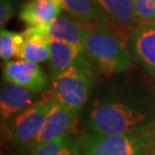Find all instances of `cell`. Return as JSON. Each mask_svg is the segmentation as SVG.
I'll return each mask as SVG.
<instances>
[{
    "label": "cell",
    "instance_id": "6da1fadb",
    "mask_svg": "<svg viewBox=\"0 0 155 155\" xmlns=\"http://www.w3.org/2000/svg\"><path fill=\"white\" fill-rule=\"evenodd\" d=\"M84 54L103 74L120 73L130 68V55L122 38L103 22L87 23Z\"/></svg>",
    "mask_w": 155,
    "mask_h": 155
},
{
    "label": "cell",
    "instance_id": "7a4b0ae2",
    "mask_svg": "<svg viewBox=\"0 0 155 155\" xmlns=\"http://www.w3.org/2000/svg\"><path fill=\"white\" fill-rule=\"evenodd\" d=\"M148 114L140 109L117 101L96 102L89 116V127L93 134L120 135L140 130Z\"/></svg>",
    "mask_w": 155,
    "mask_h": 155
},
{
    "label": "cell",
    "instance_id": "3957f363",
    "mask_svg": "<svg viewBox=\"0 0 155 155\" xmlns=\"http://www.w3.org/2000/svg\"><path fill=\"white\" fill-rule=\"evenodd\" d=\"M152 139L148 130L108 136L86 134L80 139L79 155H147Z\"/></svg>",
    "mask_w": 155,
    "mask_h": 155
},
{
    "label": "cell",
    "instance_id": "277c9868",
    "mask_svg": "<svg viewBox=\"0 0 155 155\" xmlns=\"http://www.w3.org/2000/svg\"><path fill=\"white\" fill-rule=\"evenodd\" d=\"M92 85L93 75L83 54L70 69L52 80L51 96L77 114L88 101Z\"/></svg>",
    "mask_w": 155,
    "mask_h": 155
},
{
    "label": "cell",
    "instance_id": "5b68a950",
    "mask_svg": "<svg viewBox=\"0 0 155 155\" xmlns=\"http://www.w3.org/2000/svg\"><path fill=\"white\" fill-rule=\"evenodd\" d=\"M51 98L42 99L14 117L12 121V138L16 143H35L52 103Z\"/></svg>",
    "mask_w": 155,
    "mask_h": 155
},
{
    "label": "cell",
    "instance_id": "8992f818",
    "mask_svg": "<svg viewBox=\"0 0 155 155\" xmlns=\"http://www.w3.org/2000/svg\"><path fill=\"white\" fill-rule=\"evenodd\" d=\"M3 78L35 93L42 91L48 86V79L40 67L25 60L8 61L3 68Z\"/></svg>",
    "mask_w": 155,
    "mask_h": 155
},
{
    "label": "cell",
    "instance_id": "52a82bcc",
    "mask_svg": "<svg viewBox=\"0 0 155 155\" xmlns=\"http://www.w3.org/2000/svg\"><path fill=\"white\" fill-rule=\"evenodd\" d=\"M75 116L76 113L54 99L42 128L35 141V145L38 146L68 134Z\"/></svg>",
    "mask_w": 155,
    "mask_h": 155
},
{
    "label": "cell",
    "instance_id": "ba28073f",
    "mask_svg": "<svg viewBox=\"0 0 155 155\" xmlns=\"http://www.w3.org/2000/svg\"><path fill=\"white\" fill-rule=\"evenodd\" d=\"M35 102V92L14 83L4 81L0 90V116L7 121L15 114L27 109Z\"/></svg>",
    "mask_w": 155,
    "mask_h": 155
},
{
    "label": "cell",
    "instance_id": "9c48e42d",
    "mask_svg": "<svg viewBox=\"0 0 155 155\" xmlns=\"http://www.w3.org/2000/svg\"><path fill=\"white\" fill-rule=\"evenodd\" d=\"M130 45L136 60L155 77V22L136 27L130 35Z\"/></svg>",
    "mask_w": 155,
    "mask_h": 155
},
{
    "label": "cell",
    "instance_id": "30bf717a",
    "mask_svg": "<svg viewBox=\"0 0 155 155\" xmlns=\"http://www.w3.org/2000/svg\"><path fill=\"white\" fill-rule=\"evenodd\" d=\"M63 6L58 0H28L19 12L27 27L49 25L60 16Z\"/></svg>",
    "mask_w": 155,
    "mask_h": 155
},
{
    "label": "cell",
    "instance_id": "8fae6325",
    "mask_svg": "<svg viewBox=\"0 0 155 155\" xmlns=\"http://www.w3.org/2000/svg\"><path fill=\"white\" fill-rule=\"evenodd\" d=\"M24 43L20 52V60L38 64L49 58L48 25L27 27L22 32Z\"/></svg>",
    "mask_w": 155,
    "mask_h": 155
},
{
    "label": "cell",
    "instance_id": "7c38bea8",
    "mask_svg": "<svg viewBox=\"0 0 155 155\" xmlns=\"http://www.w3.org/2000/svg\"><path fill=\"white\" fill-rule=\"evenodd\" d=\"M86 32L87 23L80 22L73 17H58L48 25L49 38L60 40L81 49H84Z\"/></svg>",
    "mask_w": 155,
    "mask_h": 155
},
{
    "label": "cell",
    "instance_id": "4fadbf2b",
    "mask_svg": "<svg viewBox=\"0 0 155 155\" xmlns=\"http://www.w3.org/2000/svg\"><path fill=\"white\" fill-rule=\"evenodd\" d=\"M48 49L52 80L70 69L84 54L83 49L51 38L48 41Z\"/></svg>",
    "mask_w": 155,
    "mask_h": 155
},
{
    "label": "cell",
    "instance_id": "5bb4252c",
    "mask_svg": "<svg viewBox=\"0 0 155 155\" xmlns=\"http://www.w3.org/2000/svg\"><path fill=\"white\" fill-rule=\"evenodd\" d=\"M73 18L83 23L109 22L111 18L95 0H58Z\"/></svg>",
    "mask_w": 155,
    "mask_h": 155
},
{
    "label": "cell",
    "instance_id": "9a60e30c",
    "mask_svg": "<svg viewBox=\"0 0 155 155\" xmlns=\"http://www.w3.org/2000/svg\"><path fill=\"white\" fill-rule=\"evenodd\" d=\"M115 23L134 28L139 21L136 17L133 0H95Z\"/></svg>",
    "mask_w": 155,
    "mask_h": 155
},
{
    "label": "cell",
    "instance_id": "2e32d148",
    "mask_svg": "<svg viewBox=\"0 0 155 155\" xmlns=\"http://www.w3.org/2000/svg\"><path fill=\"white\" fill-rule=\"evenodd\" d=\"M80 140L69 134L38 145L32 155H79Z\"/></svg>",
    "mask_w": 155,
    "mask_h": 155
},
{
    "label": "cell",
    "instance_id": "e0dca14e",
    "mask_svg": "<svg viewBox=\"0 0 155 155\" xmlns=\"http://www.w3.org/2000/svg\"><path fill=\"white\" fill-rule=\"evenodd\" d=\"M24 43L22 33L12 32L7 29H1L0 32V57L3 61L19 58Z\"/></svg>",
    "mask_w": 155,
    "mask_h": 155
},
{
    "label": "cell",
    "instance_id": "ac0fdd59",
    "mask_svg": "<svg viewBox=\"0 0 155 155\" xmlns=\"http://www.w3.org/2000/svg\"><path fill=\"white\" fill-rule=\"evenodd\" d=\"M133 3L139 23L155 22V0H133Z\"/></svg>",
    "mask_w": 155,
    "mask_h": 155
},
{
    "label": "cell",
    "instance_id": "d6986e66",
    "mask_svg": "<svg viewBox=\"0 0 155 155\" xmlns=\"http://www.w3.org/2000/svg\"><path fill=\"white\" fill-rule=\"evenodd\" d=\"M15 6L13 0H1L0 4V25L1 27L7 23L14 13Z\"/></svg>",
    "mask_w": 155,
    "mask_h": 155
}]
</instances>
